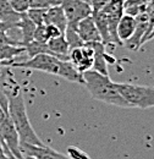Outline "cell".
<instances>
[{"instance_id":"obj_1","label":"cell","mask_w":154,"mask_h":159,"mask_svg":"<svg viewBox=\"0 0 154 159\" xmlns=\"http://www.w3.org/2000/svg\"><path fill=\"white\" fill-rule=\"evenodd\" d=\"M83 84L92 98L109 105L130 108L129 103L124 99L116 87V83L110 80L109 75H103L94 70H88L83 72Z\"/></svg>"},{"instance_id":"obj_2","label":"cell","mask_w":154,"mask_h":159,"mask_svg":"<svg viewBox=\"0 0 154 159\" xmlns=\"http://www.w3.org/2000/svg\"><path fill=\"white\" fill-rule=\"evenodd\" d=\"M116 87L130 108H153L154 107V86L116 83Z\"/></svg>"},{"instance_id":"obj_3","label":"cell","mask_w":154,"mask_h":159,"mask_svg":"<svg viewBox=\"0 0 154 159\" xmlns=\"http://www.w3.org/2000/svg\"><path fill=\"white\" fill-rule=\"evenodd\" d=\"M61 61L62 60L52 55V54L43 53V54H38V55L32 57V58H27L23 61H15L10 66L37 70V71H42V72H45V74L59 76L60 67H61Z\"/></svg>"},{"instance_id":"obj_4","label":"cell","mask_w":154,"mask_h":159,"mask_svg":"<svg viewBox=\"0 0 154 159\" xmlns=\"http://www.w3.org/2000/svg\"><path fill=\"white\" fill-rule=\"evenodd\" d=\"M61 7L67 20V26L77 27L78 22L93 14L89 0H62Z\"/></svg>"},{"instance_id":"obj_5","label":"cell","mask_w":154,"mask_h":159,"mask_svg":"<svg viewBox=\"0 0 154 159\" xmlns=\"http://www.w3.org/2000/svg\"><path fill=\"white\" fill-rule=\"evenodd\" d=\"M69 61L76 67L79 72H86L92 70L94 61V52L88 43H84L82 47L74 48L69 53Z\"/></svg>"},{"instance_id":"obj_6","label":"cell","mask_w":154,"mask_h":159,"mask_svg":"<svg viewBox=\"0 0 154 159\" xmlns=\"http://www.w3.org/2000/svg\"><path fill=\"white\" fill-rule=\"evenodd\" d=\"M21 153L25 157H31L34 159H71L66 157L65 154H61L60 152L48 147V146H34L29 143H20Z\"/></svg>"},{"instance_id":"obj_7","label":"cell","mask_w":154,"mask_h":159,"mask_svg":"<svg viewBox=\"0 0 154 159\" xmlns=\"http://www.w3.org/2000/svg\"><path fill=\"white\" fill-rule=\"evenodd\" d=\"M77 33L83 43H92V42H102L99 31L97 28L93 16H88L78 22L77 25Z\"/></svg>"},{"instance_id":"obj_8","label":"cell","mask_w":154,"mask_h":159,"mask_svg":"<svg viewBox=\"0 0 154 159\" xmlns=\"http://www.w3.org/2000/svg\"><path fill=\"white\" fill-rule=\"evenodd\" d=\"M93 52H94V61H93V67L92 70H94L97 72H100L103 75H109L108 71V54L105 52V44L103 42H92L88 43Z\"/></svg>"},{"instance_id":"obj_9","label":"cell","mask_w":154,"mask_h":159,"mask_svg":"<svg viewBox=\"0 0 154 159\" xmlns=\"http://www.w3.org/2000/svg\"><path fill=\"white\" fill-rule=\"evenodd\" d=\"M136 26H137L136 16L129 15V14H124L121 16V19L117 23V28H116L117 38H119L121 44H124L126 40H129L134 36L136 31Z\"/></svg>"},{"instance_id":"obj_10","label":"cell","mask_w":154,"mask_h":159,"mask_svg":"<svg viewBox=\"0 0 154 159\" xmlns=\"http://www.w3.org/2000/svg\"><path fill=\"white\" fill-rule=\"evenodd\" d=\"M22 53H26L23 45L1 44L0 45V66H10L12 62L17 61L16 59Z\"/></svg>"},{"instance_id":"obj_11","label":"cell","mask_w":154,"mask_h":159,"mask_svg":"<svg viewBox=\"0 0 154 159\" xmlns=\"http://www.w3.org/2000/svg\"><path fill=\"white\" fill-rule=\"evenodd\" d=\"M47 45L49 48V52L52 55L57 57L61 60H69V53H70V45L65 36H60L57 38H52L47 42Z\"/></svg>"},{"instance_id":"obj_12","label":"cell","mask_w":154,"mask_h":159,"mask_svg":"<svg viewBox=\"0 0 154 159\" xmlns=\"http://www.w3.org/2000/svg\"><path fill=\"white\" fill-rule=\"evenodd\" d=\"M45 25H54L62 33H65V30L67 27V20H66V16L64 14V10H62L61 5L53 6V7L47 10Z\"/></svg>"},{"instance_id":"obj_13","label":"cell","mask_w":154,"mask_h":159,"mask_svg":"<svg viewBox=\"0 0 154 159\" xmlns=\"http://www.w3.org/2000/svg\"><path fill=\"white\" fill-rule=\"evenodd\" d=\"M92 16H93V19H94L97 28H98V31H99L102 42H103L104 44H110V43H113V42H111V37H110V32H109L108 19H106V15L104 14V11H103L102 9L94 10L93 14H92Z\"/></svg>"},{"instance_id":"obj_14","label":"cell","mask_w":154,"mask_h":159,"mask_svg":"<svg viewBox=\"0 0 154 159\" xmlns=\"http://www.w3.org/2000/svg\"><path fill=\"white\" fill-rule=\"evenodd\" d=\"M59 77L66 80L69 82H74V83H82V84L84 83L83 74L79 72L69 60H62L61 61V67H60Z\"/></svg>"},{"instance_id":"obj_15","label":"cell","mask_w":154,"mask_h":159,"mask_svg":"<svg viewBox=\"0 0 154 159\" xmlns=\"http://www.w3.org/2000/svg\"><path fill=\"white\" fill-rule=\"evenodd\" d=\"M22 14L16 12L10 2L7 0H0V21L12 26V27H17V23L21 20Z\"/></svg>"},{"instance_id":"obj_16","label":"cell","mask_w":154,"mask_h":159,"mask_svg":"<svg viewBox=\"0 0 154 159\" xmlns=\"http://www.w3.org/2000/svg\"><path fill=\"white\" fill-rule=\"evenodd\" d=\"M17 28L20 30V33H21L22 45L33 40V33H34V30H36V25L29 20V17L26 14H22L21 20L17 23Z\"/></svg>"},{"instance_id":"obj_17","label":"cell","mask_w":154,"mask_h":159,"mask_svg":"<svg viewBox=\"0 0 154 159\" xmlns=\"http://www.w3.org/2000/svg\"><path fill=\"white\" fill-rule=\"evenodd\" d=\"M23 47H25V50H26V54H27L28 58L36 57V55L43 54V53L50 54L47 43H39V42H36V40H31V42L26 43Z\"/></svg>"},{"instance_id":"obj_18","label":"cell","mask_w":154,"mask_h":159,"mask_svg":"<svg viewBox=\"0 0 154 159\" xmlns=\"http://www.w3.org/2000/svg\"><path fill=\"white\" fill-rule=\"evenodd\" d=\"M65 38L67 40L69 45H70V50L74 49V48H78V47H82L84 43L82 42V39L79 38L78 33H77V27H71V26H67L66 30H65V33H64Z\"/></svg>"},{"instance_id":"obj_19","label":"cell","mask_w":154,"mask_h":159,"mask_svg":"<svg viewBox=\"0 0 154 159\" xmlns=\"http://www.w3.org/2000/svg\"><path fill=\"white\" fill-rule=\"evenodd\" d=\"M45 14H47L45 9H29L26 12V15L29 17V20L32 21L36 26L45 23Z\"/></svg>"},{"instance_id":"obj_20","label":"cell","mask_w":154,"mask_h":159,"mask_svg":"<svg viewBox=\"0 0 154 159\" xmlns=\"http://www.w3.org/2000/svg\"><path fill=\"white\" fill-rule=\"evenodd\" d=\"M62 0H29V9H50L61 5Z\"/></svg>"},{"instance_id":"obj_21","label":"cell","mask_w":154,"mask_h":159,"mask_svg":"<svg viewBox=\"0 0 154 159\" xmlns=\"http://www.w3.org/2000/svg\"><path fill=\"white\" fill-rule=\"evenodd\" d=\"M33 40L39 42V43H47L49 40L48 33H47V26H45V23L36 26V30H34V33H33Z\"/></svg>"},{"instance_id":"obj_22","label":"cell","mask_w":154,"mask_h":159,"mask_svg":"<svg viewBox=\"0 0 154 159\" xmlns=\"http://www.w3.org/2000/svg\"><path fill=\"white\" fill-rule=\"evenodd\" d=\"M11 5V7L19 12V14H26L29 10V0H7Z\"/></svg>"},{"instance_id":"obj_23","label":"cell","mask_w":154,"mask_h":159,"mask_svg":"<svg viewBox=\"0 0 154 159\" xmlns=\"http://www.w3.org/2000/svg\"><path fill=\"white\" fill-rule=\"evenodd\" d=\"M67 154H69V158L71 159H91L86 152L81 151L77 147H69L67 148Z\"/></svg>"},{"instance_id":"obj_24","label":"cell","mask_w":154,"mask_h":159,"mask_svg":"<svg viewBox=\"0 0 154 159\" xmlns=\"http://www.w3.org/2000/svg\"><path fill=\"white\" fill-rule=\"evenodd\" d=\"M1 44H14V45H22L21 42L15 39L14 37H11L7 32L5 31H0V45Z\"/></svg>"},{"instance_id":"obj_25","label":"cell","mask_w":154,"mask_h":159,"mask_svg":"<svg viewBox=\"0 0 154 159\" xmlns=\"http://www.w3.org/2000/svg\"><path fill=\"white\" fill-rule=\"evenodd\" d=\"M45 26H47V33H48L49 39H52V38H57V37H60V36L64 34L58 27L54 26V25H45Z\"/></svg>"},{"instance_id":"obj_26","label":"cell","mask_w":154,"mask_h":159,"mask_svg":"<svg viewBox=\"0 0 154 159\" xmlns=\"http://www.w3.org/2000/svg\"><path fill=\"white\" fill-rule=\"evenodd\" d=\"M12 28H17V27H12V26H10V25H7V23H5V22L0 21V31L9 32V31H10V30H12Z\"/></svg>"},{"instance_id":"obj_27","label":"cell","mask_w":154,"mask_h":159,"mask_svg":"<svg viewBox=\"0 0 154 159\" xmlns=\"http://www.w3.org/2000/svg\"><path fill=\"white\" fill-rule=\"evenodd\" d=\"M0 159H10V157L7 156V153L4 148V146H2V143H1V141H0Z\"/></svg>"},{"instance_id":"obj_28","label":"cell","mask_w":154,"mask_h":159,"mask_svg":"<svg viewBox=\"0 0 154 159\" xmlns=\"http://www.w3.org/2000/svg\"><path fill=\"white\" fill-rule=\"evenodd\" d=\"M153 38H154V27L153 30H152V32H151V34H149V37H148V40L153 39Z\"/></svg>"},{"instance_id":"obj_29","label":"cell","mask_w":154,"mask_h":159,"mask_svg":"<svg viewBox=\"0 0 154 159\" xmlns=\"http://www.w3.org/2000/svg\"><path fill=\"white\" fill-rule=\"evenodd\" d=\"M25 159H34V158H31V157H25Z\"/></svg>"}]
</instances>
